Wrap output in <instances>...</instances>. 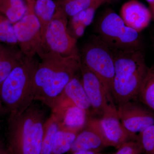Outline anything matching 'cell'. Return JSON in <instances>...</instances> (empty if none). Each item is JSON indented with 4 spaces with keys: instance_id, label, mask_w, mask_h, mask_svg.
Segmentation results:
<instances>
[{
    "instance_id": "obj_1",
    "label": "cell",
    "mask_w": 154,
    "mask_h": 154,
    "mask_svg": "<svg viewBox=\"0 0 154 154\" xmlns=\"http://www.w3.org/2000/svg\"><path fill=\"white\" fill-rule=\"evenodd\" d=\"M34 80V101L41 102L52 112L65 87L80 71L79 55L65 57L48 50L39 56Z\"/></svg>"
},
{
    "instance_id": "obj_2",
    "label": "cell",
    "mask_w": 154,
    "mask_h": 154,
    "mask_svg": "<svg viewBox=\"0 0 154 154\" xmlns=\"http://www.w3.org/2000/svg\"><path fill=\"white\" fill-rule=\"evenodd\" d=\"M47 115L45 108L36 101L21 113H10L8 148L12 153H41Z\"/></svg>"
},
{
    "instance_id": "obj_3",
    "label": "cell",
    "mask_w": 154,
    "mask_h": 154,
    "mask_svg": "<svg viewBox=\"0 0 154 154\" xmlns=\"http://www.w3.org/2000/svg\"><path fill=\"white\" fill-rule=\"evenodd\" d=\"M113 52L115 73L112 94L119 106L137 99L148 67L142 49Z\"/></svg>"
},
{
    "instance_id": "obj_4",
    "label": "cell",
    "mask_w": 154,
    "mask_h": 154,
    "mask_svg": "<svg viewBox=\"0 0 154 154\" xmlns=\"http://www.w3.org/2000/svg\"><path fill=\"white\" fill-rule=\"evenodd\" d=\"M38 60L24 56L0 85V99L7 112L21 113L34 101L33 80Z\"/></svg>"
},
{
    "instance_id": "obj_5",
    "label": "cell",
    "mask_w": 154,
    "mask_h": 154,
    "mask_svg": "<svg viewBox=\"0 0 154 154\" xmlns=\"http://www.w3.org/2000/svg\"><path fill=\"white\" fill-rule=\"evenodd\" d=\"M99 36L112 51L141 50L139 33L127 26L114 11L105 13L96 25Z\"/></svg>"
},
{
    "instance_id": "obj_6",
    "label": "cell",
    "mask_w": 154,
    "mask_h": 154,
    "mask_svg": "<svg viewBox=\"0 0 154 154\" xmlns=\"http://www.w3.org/2000/svg\"><path fill=\"white\" fill-rule=\"evenodd\" d=\"M80 56L82 62L101 80L106 89L109 103L115 104L112 94L115 73L113 51L96 35L84 44Z\"/></svg>"
},
{
    "instance_id": "obj_7",
    "label": "cell",
    "mask_w": 154,
    "mask_h": 154,
    "mask_svg": "<svg viewBox=\"0 0 154 154\" xmlns=\"http://www.w3.org/2000/svg\"><path fill=\"white\" fill-rule=\"evenodd\" d=\"M34 5H27V14L14 24L19 49L28 57L38 56L46 50L42 36L41 25L34 13Z\"/></svg>"
},
{
    "instance_id": "obj_8",
    "label": "cell",
    "mask_w": 154,
    "mask_h": 154,
    "mask_svg": "<svg viewBox=\"0 0 154 154\" xmlns=\"http://www.w3.org/2000/svg\"><path fill=\"white\" fill-rule=\"evenodd\" d=\"M67 17L61 8L57 7L45 36L46 49L65 57L79 55L76 39L67 30Z\"/></svg>"
},
{
    "instance_id": "obj_9",
    "label": "cell",
    "mask_w": 154,
    "mask_h": 154,
    "mask_svg": "<svg viewBox=\"0 0 154 154\" xmlns=\"http://www.w3.org/2000/svg\"><path fill=\"white\" fill-rule=\"evenodd\" d=\"M113 146L105 134L101 119L88 117L85 128L77 135L70 152L91 151L100 152L103 149Z\"/></svg>"
},
{
    "instance_id": "obj_10",
    "label": "cell",
    "mask_w": 154,
    "mask_h": 154,
    "mask_svg": "<svg viewBox=\"0 0 154 154\" xmlns=\"http://www.w3.org/2000/svg\"><path fill=\"white\" fill-rule=\"evenodd\" d=\"M119 117L125 127L136 134L154 125V113L135 100H132L117 107Z\"/></svg>"
},
{
    "instance_id": "obj_11",
    "label": "cell",
    "mask_w": 154,
    "mask_h": 154,
    "mask_svg": "<svg viewBox=\"0 0 154 154\" xmlns=\"http://www.w3.org/2000/svg\"><path fill=\"white\" fill-rule=\"evenodd\" d=\"M101 120L106 136L116 149L127 142L138 140V135L128 131L122 123L114 103L108 104L103 111Z\"/></svg>"
},
{
    "instance_id": "obj_12",
    "label": "cell",
    "mask_w": 154,
    "mask_h": 154,
    "mask_svg": "<svg viewBox=\"0 0 154 154\" xmlns=\"http://www.w3.org/2000/svg\"><path fill=\"white\" fill-rule=\"evenodd\" d=\"M80 72L83 87L91 103L92 110L102 116L105 108L110 103L106 89L99 78L82 61Z\"/></svg>"
},
{
    "instance_id": "obj_13",
    "label": "cell",
    "mask_w": 154,
    "mask_h": 154,
    "mask_svg": "<svg viewBox=\"0 0 154 154\" xmlns=\"http://www.w3.org/2000/svg\"><path fill=\"white\" fill-rule=\"evenodd\" d=\"M120 17L127 26L140 33L148 26L152 15L149 9L143 3L130 0L122 7Z\"/></svg>"
},
{
    "instance_id": "obj_14",
    "label": "cell",
    "mask_w": 154,
    "mask_h": 154,
    "mask_svg": "<svg viewBox=\"0 0 154 154\" xmlns=\"http://www.w3.org/2000/svg\"><path fill=\"white\" fill-rule=\"evenodd\" d=\"M59 98L67 99L77 107L85 110L88 114L92 110L82 79L77 75L65 87Z\"/></svg>"
},
{
    "instance_id": "obj_15",
    "label": "cell",
    "mask_w": 154,
    "mask_h": 154,
    "mask_svg": "<svg viewBox=\"0 0 154 154\" xmlns=\"http://www.w3.org/2000/svg\"><path fill=\"white\" fill-rule=\"evenodd\" d=\"M24 56L17 45L0 42V85Z\"/></svg>"
},
{
    "instance_id": "obj_16",
    "label": "cell",
    "mask_w": 154,
    "mask_h": 154,
    "mask_svg": "<svg viewBox=\"0 0 154 154\" xmlns=\"http://www.w3.org/2000/svg\"><path fill=\"white\" fill-rule=\"evenodd\" d=\"M56 8V5L53 0H36L35 2L34 12L41 25L42 36L45 44V32Z\"/></svg>"
},
{
    "instance_id": "obj_17",
    "label": "cell",
    "mask_w": 154,
    "mask_h": 154,
    "mask_svg": "<svg viewBox=\"0 0 154 154\" xmlns=\"http://www.w3.org/2000/svg\"><path fill=\"white\" fill-rule=\"evenodd\" d=\"M62 113L61 123L64 126L80 131L85 126L88 118L85 110L72 104L64 109Z\"/></svg>"
},
{
    "instance_id": "obj_18",
    "label": "cell",
    "mask_w": 154,
    "mask_h": 154,
    "mask_svg": "<svg viewBox=\"0 0 154 154\" xmlns=\"http://www.w3.org/2000/svg\"><path fill=\"white\" fill-rule=\"evenodd\" d=\"M61 119L55 113L48 117L44 126V132L40 154H51L56 135L60 127Z\"/></svg>"
},
{
    "instance_id": "obj_19",
    "label": "cell",
    "mask_w": 154,
    "mask_h": 154,
    "mask_svg": "<svg viewBox=\"0 0 154 154\" xmlns=\"http://www.w3.org/2000/svg\"><path fill=\"white\" fill-rule=\"evenodd\" d=\"M80 132L77 130L64 126L61 122L56 135L51 154H63L69 152L77 135Z\"/></svg>"
},
{
    "instance_id": "obj_20",
    "label": "cell",
    "mask_w": 154,
    "mask_h": 154,
    "mask_svg": "<svg viewBox=\"0 0 154 154\" xmlns=\"http://www.w3.org/2000/svg\"><path fill=\"white\" fill-rule=\"evenodd\" d=\"M23 0H0V12L13 24L26 15L28 7Z\"/></svg>"
},
{
    "instance_id": "obj_21",
    "label": "cell",
    "mask_w": 154,
    "mask_h": 154,
    "mask_svg": "<svg viewBox=\"0 0 154 154\" xmlns=\"http://www.w3.org/2000/svg\"><path fill=\"white\" fill-rule=\"evenodd\" d=\"M137 98L144 105L154 111V65L148 68Z\"/></svg>"
},
{
    "instance_id": "obj_22",
    "label": "cell",
    "mask_w": 154,
    "mask_h": 154,
    "mask_svg": "<svg viewBox=\"0 0 154 154\" xmlns=\"http://www.w3.org/2000/svg\"><path fill=\"white\" fill-rule=\"evenodd\" d=\"M105 3H106V0H99L90 8L71 17L72 26L73 29L78 27L86 28L87 26L91 25L93 22L96 10Z\"/></svg>"
},
{
    "instance_id": "obj_23",
    "label": "cell",
    "mask_w": 154,
    "mask_h": 154,
    "mask_svg": "<svg viewBox=\"0 0 154 154\" xmlns=\"http://www.w3.org/2000/svg\"><path fill=\"white\" fill-rule=\"evenodd\" d=\"M99 0H61L59 7L68 17H72L81 11L90 8Z\"/></svg>"
},
{
    "instance_id": "obj_24",
    "label": "cell",
    "mask_w": 154,
    "mask_h": 154,
    "mask_svg": "<svg viewBox=\"0 0 154 154\" xmlns=\"http://www.w3.org/2000/svg\"><path fill=\"white\" fill-rule=\"evenodd\" d=\"M0 42L18 45L14 32V24L0 12Z\"/></svg>"
},
{
    "instance_id": "obj_25",
    "label": "cell",
    "mask_w": 154,
    "mask_h": 154,
    "mask_svg": "<svg viewBox=\"0 0 154 154\" xmlns=\"http://www.w3.org/2000/svg\"><path fill=\"white\" fill-rule=\"evenodd\" d=\"M138 141L143 153L154 154V125L139 133L138 135Z\"/></svg>"
},
{
    "instance_id": "obj_26",
    "label": "cell",
    "mask_w": 154,
    "mask_h": 154,
    "mask_svg": "<svg viewBox=\"0 0 154 154\" xmlns=\"http://www.w3.org/2000/svg\"><path fill=\"white\" fill-rule=\"evenodd\" d=\"M143 153L140 143L137 140L130 141L123 144L113 154H141Z\"/></svg>"
},
{
    "instance_id": "obj_27",
    "label": "cell",
    "mask_w": 154,
    "mask_h": 154,
    "mask_svg": "<svg viewBox=\"0 0 154 154\" xmlns=\"http://www.w3.org/2000/svg\"><path fill=\"white\" fill-rule=\"evenodd\" d=\"M0 154H13L8 147L3 145L2 143H0Z\"/></svg>"
},
{
    "instance_id": "obj_28",
    "label": "cell",
    "mask_w": 154,
    "mask_h": 154,
    "mask_svg": "<svg viewBox=\"0 0 154 154\" xmlns=\"http://www.w3.org/2000/svg\"><path fill=\"white\" fill-rule=\"evenodd\" d=\"M7 112V110H6L5 107H4L2 102L0 99V121L2 120V118L5 113Z\"/></svg>"
},
{
    "instance_id": "obj_29",
    "label": "cell",
    "mask_w": 154,
    "mask_h": 154,
    "mask_svg": "<svg viewBox=\"0 0 154 154\" xmlns=\"http://www.w3.org/2000/svg\"><path fill=\"white\" fill-rule=\"evenodd\" d=\"M72 154H105L102 153L101 152H97L94 151H79L75 152Z\"/></svg>"
},
{
    "instance_id": "obj_30",
    "label": "cell",
    "mask_w": 154,
    "mask_h": 154,
    "mask_svg": "<svg viewBox=\"0 0 154 154\" xmlns=\"http://www.w3.org/2000/svg\"><path fill=\"white\" fill-rule=\"evenodd\" d=\"M149 4L150 11L151 12L152 16H153L154 17V2Z\"/></svg>"
},
{
    "instance_id": "obj_31",
    "label": "cell",
    "mask_w": 154,
    "mask_h": 154,
    "mask_svg": "<svg viewBox=\"0 0 154 154\" xmlns=\"http://www.w3.org/2000/svg\"><path fill=\"white\" fill-rule=\"evenodd\" d=\"M23 1H25L27 5H30V4H35L36 0H23Z\"/></svg>"
},
{
    "instance_id": "obj_32",
    "label": "cell",
    "mask_w": 154,
    "mask_h": 154,
    "mask_svg": "<svg viewBox=\"0 0 154 154\" xmlns=\"http://www.w3.org/2000/svg\"><path fill=\"white\" fill-rule=\"evenodd\" d=\"M146 1H147L149 3H152L154 2V0H146Z\"/></svg>"
},
{
    "instance_id": "obj_33",
    "label": "cell",
    "mask_w": 154,
    "mask_h": 154,
    "mask_svg": "<svg viewBox=\"0 0 154 154\" xmlns=\"http://www.w3.org/2000/svg\"><path fill=\"white\" fill-rule=\"evenodd\" d=\"M112 1H116V0H106V2H110Z\"/></svg>"
}]
</instances>
